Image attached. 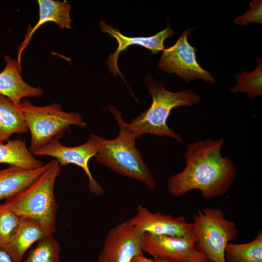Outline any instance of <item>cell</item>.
I'll use <instances>...</instances> for the list:
<instances>
[{
  "label": "cell",
  "mask_w": 262,
  "mask_h": 262,
  "mask_svg": "<svg viewBox=\"0 0 262 262\" xmlns=\"http://www.w3.org/2000/svg\"><path fill=\"white\" fill-rule=\"evenodd\" d=\"M61 166L55 159L49 167L24 189L6 199L0 207L9 210L19 217L39 222L49 235L56 231L58 203L54 185Z\"/></svg>",
  "instance_id": "3957f363"
},
{
  "label": "cell",
  "mask_w": 262,
  "mask_h": 262,
  "mask_svg": "<svg viewBox=\"0 0 262 262\" xmlns=\"http://www.w3.org/2000/svg\"><path fill=\"white\" fill-rule=\"evenodd\" d=\"M131 262H155L153 259L147 258L144 256L143 252L135 256Z\"/></svg>",
  "instance_id": "cb8c5ba5"
},
{
  "label": "cell",
  "mask_w": 262,
  "mask_h": 262,
  "mask_svg": "<svg viewBox=\"0 0 262 262\" xmlns=\"http://www.w3.org/2000/svg\"><path fill=\"white\" fill-rule=\"evenodd\" d=\"M52 161L33 170L14 165L0 170V200L12 196L29 185L49 167Z\"/></svg>",
  "instance_id": "2e32d148"
},
{
  "label": "cell",
  "mask_w": 262,
  "mask_h": 262,
  "mask_svg": "<svg viewBox=\"0 0 262 262\" xmlns=\"http://www.w3.org/2000/svg\"><path fill=\"white\" fill-rule=\"evenodd\" d=\"M61 248L53 235H48L37 242L29 252L25 262H61Z\"/></svg>",
  "instance_id": "44dd1931"
},
{
  "label": "cell",
  "mask_w": 262,
  "mask_h": 262,
  "mask_svg": "<svg viewBox=\"0 0 262 262\" xmlns=\"http://www.w3.org/2000/svg\"><path fill=\"white\" fill-rule=\"evenodd\" d=\"M98 151V145L94 134L85 143L76 147L63 145L59 139L52 140L46 146L33 151L34 156H49L55 158L60 165L75 164L81 167L87 175L88 188L91 192L100 196L104 193L101 185L95 180L90 171L88 163L93 157H95Z\"/></svg>",
  "instance_id": "9c48e42d"
},
{
  "label": "cell",
  "mask_w": 262,
  "mask_h": 262,
  "mask_svg": "<svg viewBox=\"0 0 262 262\" xmlns=\"http://www.w3.org/2000/svg\"><path fill=\"white\" fill-rule=\"evenodd\" d=\"M39 19L32 29H29L25 40L21 44L18 51L17 63L21 67V55L28 46L31 37L38 28L47 22H54L62 29H71V19L70 16L71 5L66 1L54 0H38Z\"/></svg>",
  "instance_id": "5bb4252c"
},
{
  "label": "cell",
  "mask_w": 262,
  "mask_h": 262,
  "mask_svg": "<svg viewBox=\"0 0 262 262\" xmlns=\"http://www.w3.org/2000/svg\"><path fill=\"white\" fill-rule=\"evenodd\" d=\"M195 243V226L192 231L181 237L144 233L143 251L152 256L154 261L186 262L208 260L197 250Z\"/></svg>",
  "instance_id": "ba28073f"
},
{
  "label": "cell",
  "mask_w": 262,
  "mask_h": 262,
  "mask_svg": "<svg viewBox=\"0 0 262 262\" xmlns=\"http://www.w3.org/2000/svg\"><path fill=\"white\" fill-rule=\"evenodd\" d=\"M234 24L239 26L250 23L262 24V0H252L249 9L245 13L237 16L233 20Z\"/></svg>",
  "instance_id": "603a6c76"
},
{
  "label": "cell",
  "mask_w": 262,
  "mask_h": 262,
  "mask_svg": "<svg viewBox=\"0 0 262 262\" xmlns=\"http://www.w3.org/2000/svg\"><path fill=\"white\" fill-rule=\"evenodd\" d=\"M224 143L222 138L188 143L184 153L185 167L167 180L169 193L179 197L198 190L206 199L225 194L233 183L237 171L230 157L221 155Z\"/></svg>",
  "instance_id": "6da1fadb"
},
{
  "label": "cell",
  "mask_w": 262,
  "mask_h": 262,
  "mask_svg": "<svg viewBox=\"0 0 262 262\" xmlns=\"http://www.w3.org/2000/svg\"><path fill=\"white\" fill-rule=\"evenodd\" d=\"M136 211V214L128 221L143 233L181 237L195 228L194 224L187 222L183 216L174 217L160 212L153 213L141 205Z\"/></svg>",
  "instance_id": "8fae6325"
},
{
  "label": "cell",
  "mask_w": 262,
  "mask_h": 262,
  "mask_svg": "<svg viewBox=\"0 0 262 262\" xmlns=\"http://www.w3.org/2000/svg\"><path fill=\"white\" fill-rule=\"evenodd\" d=\"M257 66L251 72L241 71L234 75L237 82L230 89V92L246 93L250 100H254L262 95V60L260 57L256 59Z\"/></svg>",
  "instance_id": "ffe728a7"
},
{
  "label": "cell",
  "mask_w": 262,
  "mask_h": 262,
  "mask_svg": "<svg viewBox=\"0 0 262 262\" xmlns=\"http://www.w3.org/2000/svg\"><path fill=\"white\" fill-rule=\"evenodd\" d=\"M20 106L31 133L29 149L31 152L55 138H61L71 125L86 127L80 113L65 112L58 103L37 106L26 100L22 101Z\"/></svg>",
  "instance_id": "5b68a950"
},
{
  "label": "cell",
  "mask_w": 262,
  "mask_h": 262,
  "mask_svg": "<svg viewBox=\"0 0 262 262\" xmlns=\"http://www.w3.org/2000/svg\"><path fill=\"white\" fill-rule=\"evenodd\" d=\"M195 29L194 27L185 29L173 46L164 50L158 67L165 73L176 74L186 83L201 79L214 84L215 78L196 60V48L188 42L189 35Z\"/></svg>",
  "instance_id": "52a82bcc"
},
{
  "label": "cell",
  "mask_w": 262,
  "mask_h": 262,
  "mask_svg": "<svg viewBox=\"0 0 262 262\" xmlns=\"http://www.w3.org/2000/svg\"><path fill=\"white\" fill-rule=\"evenodd\" d=\"M48 235L37 221L29 218L20 217L19 225L13 239L0 247L10 255L14 262H22L28 249Z\"/></svg>",
  "instance_id": "9a60e30c"
},
{
  "label": "cell",
  "mask_w": 262,
  "mask_h": 262,
  "mask_svg": "<svg viewBox=\"0 0 262 262\" xmlns=\"http://www.w3.org/2000/svg\"><path fill=\"white\" fill-rule=\"evenodd\" d=\"M28 131L20 106L0 94V143L9 140L15 133Z\"/></svg>",
  "instance_id": "e0dca14e"
},
{
  "label": "cell",
  "mask_w": 262,
  "mask_h": 262,
  "mask_svg": "<svg viewBox=\"0 0 262 262\" xmlns=\"http://www.w3.org/2000/svg\"><path fill=\"white\" fill-rule=\"evenodd\" d=\"M155 262H168L166 261H155ZM210 262L208 260H205V261H192V262Z\"/></svg>",
  "instance_id": "484cf974"
},
{
  "label": "cell",
  "mask_w": 262,
  "mask_h": 262,
  "mask_svg": "<svg viewBox=\"0 0 262 262\" xmlns=\"http://www.w3.org/2000/svg\"><path fill=\"white\" fill-rule=\"evenodd\" d=\"M20 222V217L12 211L0 207V246L13 239Z\"/></svg>",
  "instance_id": "7402d4cb"
},
{
  "label": "cell",
  "mask_w": 262,
  "mask_h": 262,
  "mask_svg": "<svg viewBox=\"0 0 262 262\" xmlns=\"http://www.w3.org/2000/svg\"><path fill=\"white\" fill-rule=\"evenodd\" d=\"M108 107L119 125V134L112 140L95 134L98 145L96 160L120 175L138 180L150 189L154 188V177L135 146V138L128 123L122 119L119 111L112 105Z\"/></svg>",
  "instance_id": "277c9868"
},
{
  "label": "cell",
  "mask_w": 262,
  "mask_h": 262,
  "mask_svg": "<svg viewBox=\"0 0 262 262\" xmlns=\"http://www.w3.org/2000/svg\"><path fill=\"white\" fill-rule=\"evenodd\" d=\"M145 84L152 98L150 106L133 118L128 127L135 139L148 133L157 136H169L182 143V137L167 125L172 109L180 107H191L200 101V97L192 89L172 92L165 88L161 81L151 76L146 77Z\"/></svg>",
  "instance_id": "7a4b0ae2"
},
{
  "label": "cell",
  "mask_w": 262,
  "mask_h": 262,
  "mask_svg": "<svg viewBox=\"0 0 262 262\" xmlns=\"http://www.w3.org/2000/svg\"><path fill=\"white\" fill-rule=\"evenodd\" d=\"M193 221L197 250L210 262H226V247L238 233L235 223L226 219L223 210L218 208L198 209Z\"/></svg>",
  "instance_id": "8992f818"
},
{
  "label": "cell",
  "mask_w": 262,
  "mask_h": 262,
  "mask_svg": "<svg viewBox=\"0 0 262 262\" xmlns=\"http://www.w3.org/2000/svg\"><path fill=\"white\" fill-rule=\"evenodd\" d=\"M0 262H14L10 255L0 246Z\"/></svg>",
  "instance_id": "d4e9b609"
},
{
  "label": "cell",
  "mask_w": 262,
  "mask_h": 262,
  "mask_svg": "<svg viewBox=\"0 0 262 262\" xmlns=\"http://www.w3.org/2000/svg\"><path fill=\"white\" fill-rule=\"evenodd\" d=\"M0 164L33 170L42 167L43 163L36 159L21 138L0 143Z\"/></svg>",
  "instance_id": "ac0fdd59"
},
{
  "label": "cell",
  "mask_w": 262,
  "mask_h": 262,
  "mask_svg": "<svg viewBox=\"0 0 262 262\" xmlns=\"http://www.w3.org/2000/svg\"><path fill=\"white\" fill-rule=\"evenodd\" d=\"M99 26L103 32L109 33L118 43L117 49L108 57L107 64L112 73L115 76L119 74L123 78L117 66V58L121 51L126 50L130 46L136 45L149 49L153 54H158L165 49L164 45V40L175 34L174 31L168 25L164 30L153 36L134 37L124 35L117 29L114 28L102 20L99 22Z\"/></svg>",
  "instance_id": "7c38bea8"
},
{
  "label": "cell",
  "mask_w": 262,
  "mask_h": 262,
  "mask_svg": "<svg viewBox=\"0 0 262 262\" xmlns=\"http://www.w3.org/2000/svg\"><path fill=\"white\" fill-rule=\"evenodd\" d=\"M6 66L0 73V94L19 105L24 98H38L43 94L40 87H35L25 82L21 76V68L17 60L5 55Z\"/></svg>",
  "instance_id": "4fadbf2b"
},
{
  "label": "cell",
  "mask_w": 262,
  "mask_h": 262,
  "mask_svg": "<svg viewBox=\"0 0 262 262\" xmlns=\"http://www.w3.org/2000/svg\"><path fill=\"white\" fill-rule=\"evenodd\" d=\"M226 262H262V230L251 241L239 244L229 243L226 246Z\"/></svg>",
  "instance_id": "d6986e66"
},
{
  "label": "cell",
  "mask_w": 262,
  "mask_h": 262,
  "mask_svg": "<svg viewBox=\"0 0 262 262\" xmlns=\"http://www.w3.org/2000/svg\"><path fill=\"white\" fill-rule=\"evenodd\" d=\"M143 234L128 220L111 229L105 240L98 262H131L143 252Z\"/></svg>",
  "instance_id": "30bf717a"
}]
</instances>
